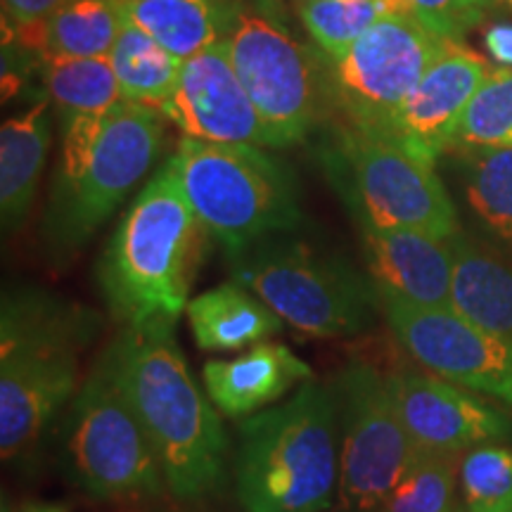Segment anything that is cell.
<instances>
[{
  "mask_svg": "<svg viewBox=\"0 0 512 512\" xmlns=\"http://www.w3.org/2000/svg\"><path fill=\"white\" fill-rule=\"evenodd\" d=\"M389 380L403 425L420 451L463 456L510 434V420L501 411L444 377L399 370Z\"/></svg>",
  "mask_w": 512,
  "mask_h": 512,
  "instance_id": "16",
  "label": "cell"
},
{
  "mask_svg": "<svg viewBox=\"0 0 512 512\" xmlns=\"http://www.w3.org/2000/svg\"><path fill=\"white\" fill-rule=\"evenodd\" d=\"M491 5H498V8H505V10H510L512 12V0H489Z\"/></svg>",
  "mask_w": 512,
  "mask_h": 512,
  "instance_id": "35",
  "label": "cell"
},
{
  "mask_svg": "<svg viewBox=\"0 0 512 512\" xmlns=\"http://www.w3.org/2000/svg\"><path fill=\"white\" fill-rule=\"evenodd\" d=\"M64 465L76 489L100 503L150 501L169 491L107 349L64 413Z\"/></svg>",
  "mask_w": 512,
  "mask_h": 512,
  "instance_id": "7",
  "label": "cell"
},
{
  "mask_svg": "<svg viewBox=\"0 0 512 512\" xmlns=\"http://www.w3.org/2000/svg\"><path fill=\"white\" fill-rule=\"evenodd\" d=\"M451 249V309L512 347V266L463 233Z\"/></svg>",
  "mask_w": 512,
  "mask_h": 512,
  "instance_id": "21",
  "label": "cell"
},
{
  "mask_svg": "<svg viewBox=\"0 0 512 512\" xmlns=\"http://www.w3.org/2000/svg\"><path fill=\"white\" fill-rule=\"evenodd\" d=\"M107 351L155 446L169 494L181 503L214 496L226 482L228 437L219 411L190 373L176 325L121 328Z\"/></svg>",
  "mask_w": 512,
  "mask_h": 512,
  "instance_id": "2",
  "label": "cell"
},
{
  "mask_svg": "<svg viewBox=\"0 0 512 512\" xmlns=\"http://www.w3.org/2000/svg\"><path fill=\"white\" fill-rule=\"evenodd\" d=\"M228 261L233 283L254 292L304 335L337 339L373 328L380 309L375 285L342 256L275 235Z\"/></svg>",
  "mask_w": 512,
  "mask_h": 512,
  "instance_id": "6",
  "label": "cell"
},
{
  "mask_svg": "<svg viewBox=\"0 0 512 512\" xmlns=\"http://www.w3.org/2000/svg\"><path fill=\"white\" fill-rule=\"evenodd\" d=\"M458 484L465 512L512 508V448L484 444L460 456Z\"/></svg>",
  "mask_w": 512,
  "mask_h": 512,
  "instance_id": "30",
  "label": "cell"
},
{
  "mask_svg": "<svg viewBox=\"0 0 512 512\" xmlns=\"http://www.w3.org/2000/svg\"><path fill=\"white\" fill-rule=\"evenodd\" d=\"M38 72L62 128L107 119L124 102L110 57H46Z\"/></svg>",
  "mask_w": 512,
  "mask_h": 512,
  "instance_id": "23",
  "label": "cell"
},
{
  "mask_svg": "<svg viewBox=\"0 0 512 512\" xmlns=\"http://www.w3.org/2000/svg\"><path fill=\"white\" fill-rule=\"evenodd\" d=\"M124 17L185 62L228 41L242 0H119Z\"/></svg>",
  "mask_w": 512,
  "mask_h": 512,
  "instance_id": "19",
  "label": "cell"
},
{
  "mask_svg": "<svg viewBox=\"0 0 512 512\" xmlns=\"http://www.w3.org/2000/svg\"><path fill=\"white\" fill-rule=\"evenodd\" d=\"M22 512H67V508L57 503H29L24 505Z\"/></svg>",
  "mask_w": 512,
  "mask_h": 512,
  "instance_id": "34",
  "label": "cell"
},
{
  "mask_svg": "<svg viewBox=\"0 0 512 512\" xmlns=\"http://www.w3.org/2000/svg\"><path fill=\"white\" fill-rule=\"evenodd\" d=\"M498 512H512V508L510 510H498Z\"/></svg>",
  "mask_w": 512,
  "mask_h": 512,
  "instance_id": "36",
  "label": "cell"
},
{
  "mask_svg": "<svg viewBox=\"0 0 512 512\" xmlns=\"http://www.w3.org/2000/svg\"><path fill=\"white\" fill-rule=\"evenodd\" d=\"M415 19H420L434 34L460 41L467 31L482 22L489 0H401Z\"/></svg>",
  "mask_w": 512,
  "mask_h": 512,
  "instance_id": "31",
  "label": "cell"
},
{
  "mask_svg": "<svg viewBox=\"0 0 512 512\" xmlns=\"http://www.w3.org/2000/svg\"><path fill=\"white\" fill-rule=\"evenodd\" d=\"M453 147H512V69H491L460 121Z\"/></svg>",
  "mask_w": 512,
  "mask_h": 512,
  "instance_id": "29",
  "label": "cell"
},
{
  "mask_svg": "<svg viewBox=\"0 0 512 512\" xmlns=\"http://www.w3.org/2000/svg\"><path fill=\"white\" fill-rule=\"evenodd\" d=\"M396 10H406V5L401 0H297L306 34L328 60L342 57L370 27Z\"/></svg>",
  "mask_w": 512,
  "mask_h": 512,
  "instance_id": "27",
  "label": "cell"
},
{
  "mask_svg": "<svg viewBox=\"0 0 512 512\" xmlns=\"http://www.w3.org/2000/svg\"><path fill=\"white\" fill-rule=\"evenodd\" d=\"M337 396L339 501L347 512H375L422 451L403 425L392 380L373 363H354L344 370Z\"/></svg>",
  "mask_w": 512,
  "mask_h": 512,
  "instance_id": "11",
  "label": "cell"
},
{
  "mask_svg": "<svg viewBox=\"0 0 512 512\" xmlns=\"http://www.w3.org/2000/svg\"><path fill=\"white\" fill-rule=\"evenodd\" d=\"M337 389L311 380L240 422L235 494L245 512H325L339 498Z\"/></svg>",
  "mask_w": 512,
  "mask_h": 512,
  "instance_id": "4",
  "label": "cell"
},
{
  "mask_svg": "<svg viewBox=\"0 0 512 512\" xmlns=\"http://www.w3.org/2000/svg\"><path fill=\"white\" fill-rule=\"evenodd\" d=\"M98 313L24 287L0 306V456L29 465L81 389V354Z\"/></svg>",
  "mask_w": 512,
  "mask_h": 512,
  "instance_id": "1",
  "label": "cell"
},
{
  "mask_svg": "<svg viewBox=\"0 0 512 512\" xmlns=\"http://www.w3.org/2000/svg\"><path fill=\"white\" fill-rule=\"evenodd\" d=\"M204 235L169 157L121 216L98 261L102 299L121 328L176 325L188 309Z\"/></svg>",
  "mask_w": 512,
  "mask_h": 512,
  "instance_id": "3",
  "label": "cell"
},
{
  "mask_svg": "<svg viewBox=\"0 0 512 512\" xmlns=\"http://www.w3.org/2000/svg\"><path fill=\"white\" fill-rule=\"evenodd\" d=\"M162 114L181 128L185 138L202 143L278 147L235 74L226 41L181 64L176 88Z\"/></svg>",
  "mask_w": 512,
  "mask_h": 512,
  "instance_id": "14",
  "label": "cell"
},
{
  "mask_svg": "<svg viewBox=\"0 0 512 512\" xmlns=\"http://www.w3.org/2000/svg\"><path fill=\"white\" fill-rule=\"evenodd\" d=\"M460 456L422 451L375 512H451Z\"/></svg>",
  "mask_w": 512,
  "mask_h": 512,
  "instance_id": "28",
  "label": "cell"
},
{
  "mask_svg": "<svg viewBox=\"0 0 512 512\" xmlns=\"http://www.w3.org/2000/svg\"><path fill=\"white\" fill-rule=\"evenodd\" d=\"M162 117L124 100L79 174L55 178L41 226L43 247L55 266H67L155 166L164 145Z\"/></svg>",
  "mask_w": 512,
  "mask_h": 512,
  "instance_id": "8",
  "label": "cell"
},
{
  "mask_svg": "<svg viewBox=\"0 0 512 512\" xmlns=\"http://www.w3.org/2000/svg\"><path fill=\"white\" fill-rule=\"evenodd\" d=\"M53 128L48 100L3 121L0 128V221L5 233H17L34 207L38 181L46 166Z\"/></svg>",
  "mask_w": 512,
  "mask_h": 512,
  "instance_id": "20",
  "label": "cell"
},
{
  "mask_svg": "<svg viewBox=\"0 0 512 512\" xmlns=\"http://www.w3.org/2000/svg\"><path fill=\"white\" fill-rule=\"evenodd\" d=\"M185 316L195 344L204 351L252 349L283 330V318L238 283L190 299Z\"/></svg>",
  "mask_w": 512,
  "mask_h": 512,
  "instance_id": "22",
  "label": "cell"
},
{
  "mask_svg": "<svg viewBox=\"0 0 512 512\" xmlns=\"http://www.w3.org/2000/svg\"><path fill=\"white\" fill-rule=\"evenodd\" d=\"M124 22L119 0H67L43 22V60L110 57Z\"/></svg>",
  "mask_w": 512,
  "mask_h": 512,
  "instance_id": "26",
  "label": "cell"
},
{
  "mask_svg": "<svg viewBox=\"0 0 512 512\" xmlns=\"http://www.w3.org/2000/svg\"><path fill=\"white\" fill-rule=\"evenodd\" d=\"M335 155L330 169L358 226L418 230L439 240L460 233L458 211L434 164L396 140L349 124Z\"/></svg>",
  "mask_w": 512,
  "mask_h": 512,
  "instance_id": "10",
  "label": "cell"
},
{
  "mask_svg": "<svg viewBox=\"0 0 512 512\" xmlns=\"http://www.w3.org/2000/svg\"><path fill=\"white\" fill-rule=\"evenodd\" d=\"M64 3L67 0H3V19L15 27H29V24L46 22Z\"/></svg>",
  "mask_w": 512,
  "mask_h": 512,
  "instance_id": "32",
  "label": "cell"
},
{
  "mask_svg": "<svg viewBox=\"0 0 512 512\" xmlns=\"http://www.w3.org/2000/svg\"><path fill=\"white\" fill-rule=\"evenodd\" d=\"M228 55L278 147L302 143L335 102L330 62L294 38L271 0H242Z\"/></svg>",
  "mask_w": 512,
  "mask_h": 512,
  "instance_id": "9",
  "label": "cell"
},
{
  "mask_svg": "<svg viewBox=\"0 0 512 512\" xmlns=\"http://www.w3.org/2000/svg\"><path fill=\"white\" fill-rule=\"evenodd\" d=\"M110 62L126 102L164 112L181 74L183 62L178 57L126 19Z\"/></svg>",
  "mask_w": 512,
  "mask_h": 512,
  "instance_id": "24",
  "label": "cell"
},
{
  "mask_svg": "<svg viewBox=\"0 0 512 512\" xmlns=\"http://www.w3.org/2000/svg\"><path fill=\"white\" fill-rule=\"evenodd\" d=\"M451 38L427 29L408 10L370 27L347 53L330 62L335 102L349 124L382 131L415 91Z\"/></svg>",
  "mask_w": 512,
  "mask_h": 512,
  "instance_id": "12",
  "label": "cell"
},
{
  "mask_svg": "<svg viewBox=\"0 0 512 512\" xmlns=\"http://www.w3.org/2000/svg\"><path fill=\"white\" fill-rule=\"evenodd\" d=\"M467 207L494 238L512 245V147H453Z\"/></svg>",
  "mask_w": 512,
  "mask_h": 512,
  "instance_id": "25",
  "label": "cell"
},
{
  "mask_svg": "<svg viewBox=\"0 0 512 512\" xmlns=\"http://www.w3.org/2000/svg\"><path fill=\"white\" fill-rule=\"evenodd\" d=\"M174 164L192 211L228 256L292 233L304 219L297 178L261 147L183 138Z\"/></svg>",
  "mask_w": 512,
  "mask_h": 512,
  "instance_id": "5",
  "label": "cell"
},
{
  "mask_svg": "<svg viewBox=\"0 0 512 512\" xmlns=\"http://www.w3.org/2000/svg\"><path fill=\"white\" fill-rule=\"evenodd\" d=\"M486 53L494 57L496 62H501L503 67L512 69V24H494L484 36Z\"/></svg>",
  "mask_w": 512,
  "mask_h": 512,
  "instance_id": "33",
  "label": "cell"
},
{
  "mask_svg": "<svg viewBox=\"0 0 512 512\" xmlns=\"http://www.w3.org/2000/svg\"><path fill=\"white\" fill-rule=\"evenodd\" d=\"M358 230L368 278L377 294L415 306H451V240L418 230L370 226Z\"/></svg>",
  "mask_w": 512,
  "mask_h": 512,
  "instance_id": "17",
  "label": "cell"
},
{
  "mask_svg": "<svg viewBox=\"0 0 512 512\" xmlns=\"http://www.w3.org/2000/svg\"><path fill=\"white\" fill-rule=\"evenodd\" d=\"M380 297V311L401 347L434 375L512 406V347L451 306H415Z\"/></svg>",
  "mask_w": 512,
  "mask_h": 512,
  "instance_id": "13",
  "label": "cell"
},
{
  "mask_svg": "<svg viewBox=\"0 0 512 512\" xmlns=\"http://www.w3.org/2000/svg\"><path fill=\"white\" fill-rule=\"evenodd\" d=\"M311 380L316 375L309 363L278 342H261L245 354L207 361L202 368L204 389L216 411L235 420L266 411Z\"/></svg>",
  "mask_w": 512,
  "mask_h": 512,
  "instance_id": "18",
  "label": "cell"
},
{
  "mask_svg": "<svg viewBox=\"0 0 512 512\" xmlns=\"http://www.w3.org/2000/svg\"><path fill=\"white\" fill-rule=\"evenodd\" d=\"M491 69L463 41H448L399 112L377 133L396 140L422 162L437 164L451 150L460 121Z\"/></svg>",
  "mask_w": 512,
  "mask_h": 512,
  "instance_id": "15",
  "label": "cell"
}]
</instances>
